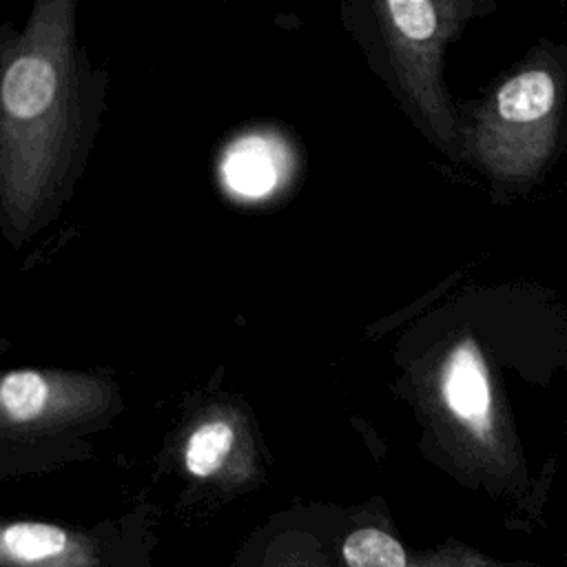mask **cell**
I'll use <instances>...</instances> for the list:
<instances>
[{
	"label": "cell",
	"instance_id": "obj_1",
	"mask_svg": "<svg viewBox=\"0 0 567 567\" xmlns=\"http://www.w3.org/2000/svg\"><path fill=\"white\" fill-rule=\"evenodd\" d=\"M75 4L47 0L4 51L0 204L20 241L51 199L75 128Z\"/></svg>",
	"mask_w": 567,
	"mask_h": 567
},
{
	"label": "cell",
	"instance_id": "obj_2",
	"mask_svg": "<svg viewBox=\"0 0 567 567\" xmlns=\"http://www.w3.org/2000/svg\"><path fill=\"white\" fill-rule=\"evenodd\" d=\"M565 117L567 47L540 44L472 109L461 128L463 155L494 182L525 190L558 159Z\"/></svg>",
	"mask_w": 567,
	"mask_h": 567
},
{
	"label": "cell",
	"instance_id": "obj_3",
	"mask_svg": "<svg viewBox=\"0 0 567 567\" xmlns=\"http://www.w3.org/2000/svg\"><path fill=\"white\" fill-rule=\"evenodd\" d=\"M399 84L434 140L450 155H463V131L443 84L445 44L474 11L467 0H385L379 4Z\"/></svg>",
	"mask_w": 567,
	"mask_h": 567
},
{
	"label": "cell",
	"instance_id": "obj_4",
	"mask_svg": "<svg viewBox=\"0 0 567 567\" xmlns=\"http://www.w3.org/2000/svg\"><path fill=\"white\" fill-rule=\"evenodd\" d=\"M113 388L100 377L11 370L0 381V419L9 432H40L102 414Z\"/></svg>",
	"mask_w": 567,
	"mask_h": 567
},
{
	"label": "cell",
	"instance_id": "obj_5",
	"mask_svg": "<svg viewBox=\"0 0 567 567\" xmlns=\"http://www.w3.org/2000/svg\"><path fill=\"white\" fill-rule=\"evenodd\" d=\"M434 405L465 443L494 452L505 441V412L498 405L483 350L472 337L445 350L434 374Z\"/></svg>",
	"mask_w": 567,
	"mask_h": 567
},
{
	"label": "cell",
	"instance_id": "obj_6",
	"mask_svg": "<svg viewBox=\"0 0 567 567\" xmlns=\"http://www.w3.org/2000/svg\"><path fill=\"white\" fill-rule=\"evenodd\" d=\"M290 166L288 148L281 140L252 133L235 140L221 157V179L237 197L259 199L284 182Z\"/></svg>",
	"mask_w": 567,
	"mask_h": 567
},
{
	"label": "cell",
	"instance_id": "obj_7",
	"mask_svg": "<svg viewBox=\"0 0 567 567\" xmlns=\"http://www.w3.org/2000/svg\"><path fill=\"white\" fill-rule=\"evenodd\" d=\"M2 560L22 567H73L80 551L73 538L49 523H9L0 534Z\"/></svg>",
	"mask_w": 567,
	"mask_h": 567
},
{
	"label": "cell",
	"instance_id": "obj_8",
	"mask_svg": "<svg viewBox=\"0 0 567 567\" xmlns=\"http://www.w3.org/2000/svg\"><path fill=\"white\" fill-rule=\"evenodd\" d=\"M239 441L237 425L228 416H210L197 423L184 445V465L195 478L215 476L233 456Z\"/></svg>",
	"mask_w": 567,
	"mask_h": 567
},
{
	"label": "cell",
	"instance_id": "obj_9",
	"mask_svg": "<svg viewBox=\"0 0 567 567\" xmlns=\"http://www.w3.org/2000/svg\"><path fill=\"white\" fill-rule=\"evenodd\" d=\"M348 567H408L403 545L374 527L352 532L341 547Z\"/></svg>",
	"mask_w": 567,
	"mask_h": 567
}]
</instances>
